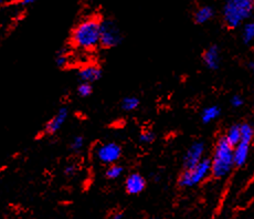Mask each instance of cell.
<instances>
[{"mask_svg":"<svg viewBox=\"0 0 254 219\" xmlns=\"http://www.w3.org/2000/svg\"><path fill=\"white\" fill-rule=\"evenodd\" d=\"M101 20L89 17L81 20L71 32V43L82 50H94L100 46Z\"/></svg>","mask_w":254,"mask_h":219,"instance_id":"6da1fadb","label":"cell"},{"mask_svg":"<svg viewBox=\"0 0 254 219\" xmlns=\"http://www.w3.org/2000/svg\"><path fill=\"white\" fill-rule=\"evenodd\" d=\"M233 166V146L222 136L214 146L211 158V174L216 178H223L231 172Z\"/></svg>","mask_w":254,"mask_h":219,"instance_id":"7a4b0ae2","label":"cell"},{"mask_svg":"<svg viewBox=\"0 0 254 219\" xmlns=\"http://www.w3.org/2000/svg\"><path fill=\"white\" fill-rule=\"evenodd\" d=\"M254 9V0H227L223 8L224 23L234 29L250 18Z\"/></svg>","mask_w":254,"mask_h":219,"instance_id":"3957f363","label":"cell"},{"mask_svg":"<svg viewBox=\"0 0 254 219\" xmlns=\"http://www.w3.org/2000/svg\"><path fill=\"white\" fill-rule=\"evenodd\" d=\"M211 174V159L202 158L198 164L190 168H185L180 175L178 184L180 187L188 188L202 183Z\"/></svg>","mask_w":254,"mask_h":219,"instance_id":"277c9868","label":"cell"},{"mask_svg":"<svg viewBox=\"0 0 254 219\" xmlns=\"http://www.w3.org/2000/svg\"><path fill=\"white\" fill-rule=\"evenodd\" d=\"M123 41L121 29L111 19L101 20V33H100V46L104 49L115 48Z\"/></svg>","mask_w":254,"mask_h":219,"instance_id":"5b68a950","label":"cell"},{"mask_svg":"<svg viewBox=\"0 0 254 219\" xmlns=\"http://www.w3.org/2000/svg\"><path fill=\"white\" fill-rule=\"evenodd\" d=\"M95 156L100 163L111 165L117 163L122 157V147L115 142H107L97 146Z\"/></svg>","mask_w":254,"mask_h":219,"instance_id":"8992f818","label":"cell"},{"mask_svg":"<svg viewBox=\"0 0 254 219\" xmlns=\"http://www.w3.org/2000/svg\"><path fill=\"white\" fill-rule=\"evenodd\" d=\"M67 118H69V109L65 108V106H62V108L59 109L57 113L47 122L45 129H43V133L47 135L57 134L59 131L63 128V125L65 124Z\"/></svg>","mask_w":254,"mask_h":219,"instance_id":"52a82bcc","label":"cell"},{"mask_svg":"<svg viewBox=\"0 0 254 219\" xmlns=\"http://www.w3.org/2000/svg\"><path fill=\"white\" fill-rule=\"evenodd\" d=\"M204 143L194 142L189 146L184 156V168H190L198 164L203 158L204 154Z\"/></svg>","mask_w":254,"mask_h":219,"instance_id":"ba28073f","label":"cell"},{"mask_svg":"<svg viewBox=\"0 0 254 219\" xmlns=\"http://www.w3.org/2000/svg\"><path fill=\"white\" fill-rule=\"evenodd\" d=\"M146 187L145 178L138 173H131L125 181V189L129 195H138Z\"/></svg>","mask_w":254,"mask_h":219,"instance_id":"9c48e42d","label":"cell"},{"mask_svg":"<svg viewBox=\"0 0 254 219\" xmlns=\"http://www.w3.org/2000/svg\"><path fill=\"white\" fill-rule=\"evenodd\" d=\"M102 74H103L102 69L95 65L83 67L77 73L81 82H87V83H94V82L99 81L102 77Z\"/></svg>","mask_w":254,"mask_h":219,"instance_id":"30bf717a","label":"cell"},{"mask_svg":"<svg viewBox=\"0 0 254 219\" xmlns=\"http://www.w3.org/2000/svg\"><path fill=\"white\" fill-rule=\"evenodd\" d=\"M250 154V143L240 142L233 147V160L234 166L242 167L246 165Z\"/></svg>","mask_w":254,"mask_h":219,"instance_id":"8fae6325","label":"cell"},{"mask_svg":"<svg viewBox=\"0 0 254 219\" xmlns=\"http://www.w3.org/2000/svg\"><path fill=\"white\" fill-rule=\"evenodd\" d=\"M204 65L210 70H218L220 67V50L217 46L209 47L202 55Z\"/></svg>","mask_w":254,"mask_h":219,"instance_id":"7c38bea8","label":"cell"},{"mask_svg":"<svg viewBox=\"0 0 254 219\" xmlns=\"http://www.w3.org/2000/svg\"><path fill=\"white\" fill-rule=\"evenodd\" d=\"M224 139L228 141V143L232 145L233 147L240 143L241 141V128L240 124H233L228 129Z\"/></svg>","mask_w":254,"mask_h":219,"instance_id":"4fadbf2b","label":"cell"},{"mask_svg":"<svg viewBox=\"0 0 254 219\" xmlns=\"http://www.w3.org/2000/svg\"><path fill=\"white\" fill-rule=\"evenodd\" d=\"M214 16V10L211 7H208V6H204L199 8L198 10L194 13V22L198 23V24H203L208 22L209 20H211L212 17Z\"/></svg>","mask_w":254,"mask_h":219,"instance_id":"5bb4252c","label":"cell"},{"mask_svg":"<svg viewBox=\"0 0 254 219\" xmlns=\"http://www.w3.org/2000/svg\"><path fill=\"white\" fill-rule=\"evenodd\" d=\"M221 110L217 105H211L204 109L201 113V121L204 124H208L210 122L217 120L219 118Z\"/></svg>","mask_w":254,"mask_h":219,"instance_id":"9a60e30c","label":"cell"},{"mask_svg":"<svg viewBox=\"0 0 254 219\" xmlns=\"http://www.w3.org/2000/svg\"><path fill=\"white\" fill-rule=\"evenodd\" d=\"M124 172L123 166H121L119 164H111L109 165V167L105 170V177L107 179H111V181H114V179L120 178L122 176V174Z\"/></svg>","mask_w":254,"mask_h":219,"instance_id":"2e32d148","label":"cell"},{"mask_svg":"<svg viewBox=\"0 0 254 219\" xmlns=\"http://www.w3.org/2000/svg\"><path fill=\"white\" fill-rule=\"evenodd\" d=\"M139 106V99L136 96H126L122 100L121 108L125 112L135 111Z\"/></svg>","mask_w":254,"mask_h":219,"instance_id":"e0dca14e","label":"cell"},{"mask_svg":"<svg viewBox=\"0 0 254 219\" xmlns=\"http://www.w3.org/2000/svg\"><path fill=\"white\" fill-rule=\"evenodd\" d=\"M241 128V141L240 142H247L250 143L252 142V140L254 139V128L253 125L250 123H242L240 124Z\"/></svg>","mask_w":254,"mask_h":219,"instance_id":"ac0fdd59","label":"cell"},{"mask_svg":"<svg viewBox=\"0 0 254 219\" xmlns=\"http://www.w3.org/2000/svg\"><path fill=\"white\" fill-rule=\"evenodd\" d=\"M70 61V56L65 50H60L56 53L55 57V62L56 66L60 69H65V68L69 66Z\"/></svg>","mask_w":254,"mask_h":219,"instance_id":"d6986e66","label":"cell"},{"mask_svg":"<svg viewBox=\"0 0 254 219\" xmlns=\"http://www.w3.org/2000/svg\"><path fill=\"white\" fill-rule=\"evenodd\" d=\"M242 39L244 43H250L254 40V22H248L244 24L242 30Z\"/></svg>","mask_w":254,"mask_h":219,"instance_id":"ffe728a7","label":"cell"},{"mask_svg":"<svg viewBox=\"0 0 254 219\" xmlns=\"http://www.w3.org/2000/svg\"><path fill=\"white\" fill-rule=\"evenodd\" d=\"M76 93L81 97H89L93 93L92 83H87V82H81V83L77 85Z\"/></svg>","mask_w":254,"mask_h":219,"instance_id":"44dd1931","label":"cell"},{"mask_svg":"<svg viewBox=\"0 0 254 219\" xmlns=\"http://www.w3.org/2000/svg\"><path fill=\"white\" fill-rule=\"evenodd\" d=\"M83 146H84V138H83V136H81V135H77V136H74V138L72 139L69 147H70L72 152L77 153L83 148Z\"/></svg>","mask_w":254,"mask_h":219,"instance_id":"7402d4cb","label":"cell"},{"mask_svg":"<svg viewBox=\"0 0 254 219\" xmlns=\"http://www.w3.org/2000/svg\"><path fill=\"white\" fill-rule=\"evenodd\" d=\"M155 138H156V135L153 131L146 130V131H144V132H141V134L139 135V141L144 144H150L154 142Z\"/></svg>","mask_w":254,"mask_h":219,"instance_id":"603a6c76","label":"cell"},{"mask_svg":"<svg viewBox=\"0 0 254 219\" xmlns=\"http://www.w3.org/2000/svg\"><path fill=\"white\" fill-rule=\"evenodd\" d=\"M77 172V166L74 163H70V164H66L64 166V169H63V173L66 177H72L74 176Z\"/></svg>","mask_w":254,"mask_h":219,"instance_id":"cb8c5ba5","label":"cell"},{"mask_svg":"<svg viewBox=\"0 0 254 219\" xmlns=\"http://www.w3.org/2000/svg\"><path fill=\"white\" fill-rule=\"evenodd\" d=\"M230 102H231V105L233 106V108L238 109V108H241V106L243 105L244 100L242 99L241 95L236 94V95H233V96L231 97V101H230Z\"/></svg>","mask_w":254,"mask_h":219,"instance_id":"d4e9b609","label":"cell"},{"mask_svg":"<svg viewBox=\"0 0 254 219\" xmlns=\"http://www.w3.org/2000/svg\"><path fill=\"white\" fill-rule=\"evenodd\" d=\"M37 1H39V0H19L16 3L19 4L20 7H29L35 4Z\"/></svg>","mask_w":254,"mask_h":219,"instance_id":"484cf974","label":"cell"},{"mask_svg":"<svg viewBox=\"0 0 254 219\" xmlns=\"http://www.w3.org/2000/svg\"><path fill=\"white\" fill-rule=\"evenodd\" d=\"M123 217H124V214L121 213V212L114 213L113 215H112V218H114V219H120V218H123Z\"/></svg>","mask_w":254,"mask_h":219,"instance_id":"4316f807","label":"cell"},{"mask_svg":"<svg viewBox=\"0 0 254 219\" xmlns=\"http://www.w3.org/2000/svg\"><path fill=\"white\" fill-rule=\"evenodd\" d=\"M249 69L251 70V72H253L254 73V61H250L249 62Z\"/></svg>","mask_w":254,"mask_h":219,"instance_id":"83f0119b","label":"cell"},{"mask_svg":"<svg viewBox=\"0 0 254 219\" xmlns=\"http://www.w3.org/2000/svg\"><path fill=\"white\" fill-rule=\"evenodd\" d=\"M6 1H9V0H0V4H2V3H4Z\"/></svg>","mask_w":254,"mask_h":219,"instance_id":"f1b7e54d","label":"cell"},{"mask_svg":"<svg viewBox=\"0 0 254 219\" xmlns=\"http://www.w3.org/2000/svg\"><path fill=\"white\" fill-rule=\"evenodd\" d=\"M9 1H10V2H17V1H19V0H9Z\"/></svg>","mask_w":254,"mask_h":219,"instance_id":"f546056e","label":"cell"}]
</instances>
